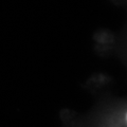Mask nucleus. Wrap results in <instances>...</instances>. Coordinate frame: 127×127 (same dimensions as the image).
<instances>
[{
  "label": "nucleus",
  "mask_w": 127,
  "mask_h": 127,
  "mask_svg": "<svg viewBox=\"0 0 127 127\" xmlns=\"http://www.w3.org/2000/svg\"><path fill=\"white\" fill-rule=\"evenodd\" d=\"M125 119H126V123H127V112H126V116H125Z\"/></svg>",
  "instance_id": "f257e3e1"
}]
</instances>
